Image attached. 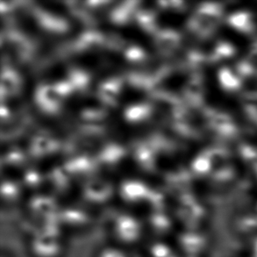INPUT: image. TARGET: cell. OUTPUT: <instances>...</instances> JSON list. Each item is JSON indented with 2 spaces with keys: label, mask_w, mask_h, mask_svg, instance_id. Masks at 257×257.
I'll use <instances>...</instances> for the list:
<instances>
[{
  "label": "cell",
  "mask_w": 257,
  "mask_h": 257,
  "mask_svg": "<svg viewBox=\"0 0 257 257\" xmlns=\"http://www.w3.org/2000/svg\"><path fill=\"white\" fill-rule=\"evenodd\" d=\"M117 233L121 240L133 241L139 237V224L132 217L122 216L117 220Z\"/></svg>",
  "instance_id": "6da1fadb"
},
{
  "label": "cell",
  "mask_w": 257,
  "mask_h": 257,
  "mask_svg": "<svg viewBox=\"0 0 257 257\" xmlns=\"http://www.w3.org/2000/svg\"><path fill=\"white\" fill-rule=\"evenodd\" d=\"M122 192L129 200H137L148 195L146 187L140 183H126L122 188Z\"/></svg>",
  "instance_id": "7a4b0ae2"
},
{
  "label": "cell",
  "mask_w": 257,
  "mask_h": 257,
  "mask_svg": "<svg viewBox=\"0 0 257 257\" xmlns=\"http://www.w3.org/2000/svg\"><path fill=\"white\" fill-rule=\"evenodd\" d=\"M117 91H118V88L114 84H104L101 88V97L108 102H112L116 99Z\"/></svg>",
  "instance_id": "3957f363"
},
{
  "label": "cell",
  "mask_w": 257,
  "mask_h": 257,
  "mask_svg": "<svg viewBox=\"0 0 257 257\" xmlns=\"http://www.w3.org/2000/svg\"><path fill=\"white\" fill-rule=\"evenodd\" d=\"M35 146L36 147L35 149H36L37 152L44 153V152H48V151L51 150L52 143L49 140L45 139V138H40V139L36 141Z\"/></svg>",
  "instance_id": "277c9868"
},
{
  "label": "cell",
  "mask_w": 257,
  "mask_h": 257,
  "mask_svg": "<svg viewBox=\"0 0 257 257\" xmlns=\"http://www.w3.org/2000/svg\"><path fill=\"white\" fill-rule=\"evenodd\" d=\"M155 257H166L169 254V248L164 245H156L152 249Z\"/></svg>",
  "instance_id": "5b68a950"
},
{
  "label": "cell",
  "mask_w": 257,
  "mask_h": 257,
  "mask_svg": "<svg viewBox=\"0 0 257 257\" xmlns=\"http://www.w3.org/2000/svg\"><path fill=\"white\" fill-rule=\"evenodd\" d=\"M101 257H125L121 254V252L117 250L110 249V250L104 251Z\"/></svg>",
  "instance_id": "8992f818"
},
{
  "label": "cell",
  "mask_w": 257,
  "mask_h": 257,
  "mask_svg": "<svg viewBox=\"0 0 257 257\" xmlns=\"http://www.w3.org/2000/svg\"><path fill=\"white\" fill-rule=\"evenodd\" d=\"M154 224L157 226H160L162 228H164V226H168V221L167 219H165V218H161V217H158V218H156L155 219V221H154Z\"/></svg>",
  "instance_id": "52a82bcc"
}]
</instances>
